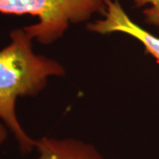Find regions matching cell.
I'll use <instances>...</instances> for the list:
<instances>
[{
	"instance_id": "obj_1",
	"label": "cell",
	"mask_w": 159,
	"mask_h": 159,
	"mask_svg": "<svg viewBox=\"0 0 159 159\" xmlns=\"http://www.w3.org/2000/svg\"><path fill=\"white\" fill-rule=\"evenodd\" d=\"M11 42L0 50V119L11 132L22 154L31 153L35 140L22 127L16 113L19 97H35L44 89L52 76H62L59 63L33 51L32 42L24 29L12 30Z\"/></svg>"
},
{
	"instance_id": "obj_2",
	"label": "cell",
	"mask_w": 159,
	"mask_h": 159,
	"mask_svg": "<svg viewBox=\"0 0 159 159\" xmlns=\"http://www.w3.org/2000/svg\"><path fill=\"white\" fill-rule=\"evenodd\" d=\"M104 11V0H0L1 13L30 14L39 19L36 24L23 29L42 44L62 37L71 24L84 22Z\"/></svg>"
},
{
	"instance_id": "obj_3",
	"label": "cell",
	"mask_w": 159,
	"mask_h": 159,
	"mask_svg": "<svg viewBox=\"0 0 159 159\" xmlns=\"http://www.w3.org/2000/svg\"><path fill=\"white\" fill-rule=\"evenodd\" d=\"M105 11L102 19L91 23L89 29L98 34L123 33L141 42L146 51L159 63V37L150 34L134 22L126 14L119 0H104Z\"/></svg>"
},
{
	"instance_id": "obj_4",
	"label": "cell",
	"mask_w": 159,
	"mask_h": 159,
	"mask_svg": "<svg viewBox=\"0 0 159 159\" xmlns=\"http://www.w3.org/2000/svg\"><path fill=\"white\" fill-rule=\"evenodd\" d=\"M34 159H104L94 145L74 138L41 137L35 140Z\"/></svg>"
},
{
	"instance_id": "obj_5",
	"label": "cell",
	"mask_w": 159,
	"mask_h": 159,
	"mask_svg": "<svg viewBox=\"0 0 159 159\" xmlns=\"http://www.w3.org/2000/svg\"><path fill=\"white\" fill-rule=\"evenodd\" d=\"M138 7L148 6L143 14L145 21L155 27H159V0H134Z\"/></svg>"
},
{
	"instance_id": "obj_6",
	"label": "cell",
	"mask_w": 159,
	"mask_h": 159,
	"mask_svg": "<svg viewBox=\"0 0 159 159\" xmlns=\"http://www.w3.org/2000/svg\"><path fill=\"white\" fill-rule=\"evenodd\" d=\"M8 135V129L2 122H0V146L6 142Z\"/></svg>"
}]
</instances>
